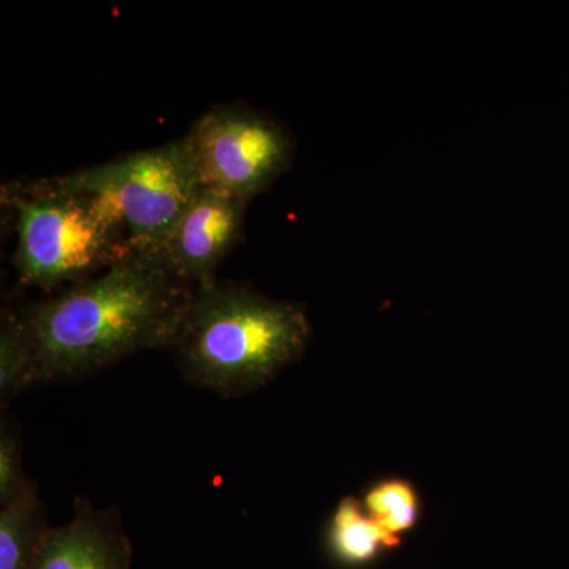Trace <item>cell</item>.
<instances>
[{
    "mask_svg": "<svg viewBox=\"0 0 569 569\" xmlns=\"http://www.w3.org/2000/svg\"><path fill=\"white\" fill-rule=\"evenodd\" d=\"M193 288L157 258L130 252L92 279L20 307L33 381L80 380L141 351L171 350Z\"/></svg>",
    "mask_w": 569,
    "mask_h": 569,
    "instance_id": "cell-1",
    "label": "cell"
},
{
    "mask_svg": "<svg viewBox=\"0 0 569 569\" xmlns=\"http://www.w3.org/2000/svg\"><path fill=\"white\" fill-rule=\"evenodd\" d=\"M310 340L301 305L216 279L193 288L171 351L187 381L231 399L271 383Z\"/></svg>",
    "mask_w": 569,
    "mask_h": 569,
    "instance_id": "cell-2",
    "label": "cell"
},
{
    "mask_svg": "<svg viewBox=\"0 0 569 569\" xmlns=\"http://www.w3.org/2000/svg\"><path fill=\"white\" fill-rule=\"evenodd\" d=\"M3 201L17 213L13 264L28 287H71L132 252L122 228L59 176L6 187Z\"/></svg>",
    "mask_w": 569,
    "mask_h": 569,
    "instance_id": "cell-3",
    "label": "cell"
},
{
    "mask_svg": "<svg viewBox=\"0 0 569 569\" xmlns=\"http://www.w3.org/2000/svg\"><path fill=\"white\" fill-rule=\"evenodd\" d=\"M59 179L91 197L122 228L132 252L153 258L176 220L203 189L183 137Z\"/></svg>",
    "mask_w": 569,
    "mask_h": 569,
    "instance_id": "cell-4",
    "label": "cell"
},
{
    "mask_svg": "<svg viewBox=\"0 0 569 569\" xmlns=\"http://www.w3.org/2000/svg\"><path fill=\"white\" fill-rule=\"evenodd\" d=\"M183 140L201 187L247 203L268 192L296 157L290 130L246 103L209 108Z\"/></svg>",
    "mask_w": 569,
    "mask_h": 569,
    "instance_id": "cell-5",
    "label": "cell"
},
{
    "mask_svg": "<svg viewBox=\"0 0 569 569\" xmlns=\"http://www.w3.org/2000/svg\"><path fill=\"white\" fill-rule=\"evenodd\" d=\"M247 208L244 200L203 187L168 231L157 260L193 287L212 282L241 242Z\"/></svg>",
    "mask_w": 569,
    "mask_h": 569,
    "instance_id": "cell-6",
    "label": "cell"
},
{
    "mask_svg": "<svg viewBox=\"0 0 569 569\" xmlns=\"http://www.w3.org/2000/svg\"><path fill=\"white\" fill-rule=\"evenodd\" d=\"M132 560L122 516L77 498L69 522L44 533L32 569H130Z\"/></svg>",
    "mask_w": 569,
    "mask_h": 569,
    "instance_id": "cell-7",
    "label": "cell"
},
{
    "mask_svg": "<svg viewBox=\"0 0 569 569\" xmlns=\"http://www.w3.org/2000/svg\"><path fill=\"white\" fill-rule=\"evenodd\" d=\"M326 542L340 565L362 568L376 563L385 552L399 548L395 539L367 515L361 498H342L329 519Z\"/></svg>",
    "mask_w": 569,
    "mask_h": 569,
    "instance_id": "cell-8",
    "label": "cell"
},
{
    "mask_svg": "<svg viewBox=\"0 0 569 569\" xmlns=\"http://www.w3.org/2000/svg\"><path fill=\"white\" fill-rule=\"evenodd\" d=\"M48 526L37 482L0 507V569H32Z\"/></svg>",
    "mask_w": 569,
    "mask_h": 569,
    "instance_id": "cell-9",
    "label": "cell"
},
{
    "mask_svg": "<svg viewBox=\"0 0 569 569\" xmlns=\"http://www.w3.org/2000/svg\"><path fill=\"white\" fill-rule=\"evenodd\" d=\"M361 503L367 515L399 546L417 529L422 516L418 489L406 478L377 479L362 493Z\"/></svg>",
    "mask_w": 569,
    "mask_h": 569,
    "instance_id": "cell-10",
    "label": "cell"
},
{
    "mask_svg": "<svg viewBox=\"0 0 569 569\" xmlns=\"http://www.w3.org/2000/svg\"><path fill=\"white\" fill-rule=\"evenodd\" d=\"M33 381L31 337L20 309H3L0 317V408L6 411Z\"/></svg>",
    "mask_w": 569,
    "mask_h": 569,
    "instance_id": "cell-11",
    "label": "cell"
},
{
    "mask_svg": "<svg viewBox=\"0 0 569 569\" xmlns=\"http://www.w3.org/2000/svg\"><path fill=\"white\" fill-rule=\"evenodd\" d=\"M22 466V445L18 427L2 413L0 421V507L10 503L31 488Z\"/></svg>",
    "mask_w": 569,
    "mask_h": 569,
    "instance_id": "cell-12",
    "label": "cell"
}]
</instances>
